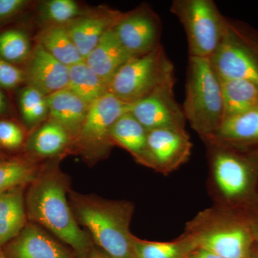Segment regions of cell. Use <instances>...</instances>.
Instances as JSON below:
<instances>
[{"instance_id":"25","label":"cell","mask_w":258,"mask_h":258,"mask_svg":"<svg viewBox=\"0 0 258 258\" xmlns=\"http://www.w3.org/2000/svg\"><path fill=\"white\" fill-rule=\"evenodd\" d=\"M37 176L36 166L30 161L20 159L0 161V193L23 187L33 182Z\"/></svg>"},{"instance_id":"12","label":"cell","mask_w":258,"mask_h":258,"mask_svg":"<svg viewBox=\"0 0 258 258\" xmlns=\"http://www.w3.org/2000/svg\"><path fill=\"white\" fill-rule=\"evenodd\" d=\"M122 15L123 13L115 10H104L98 14L85 15L66 25L83 60L103 35L114 28Z\"/></svg>"},{"instance_id":"31","label":"cell","mask_w":258,"mask_h":258,"mask_svg":"<svg viewBox=\"0 0 258 258\" xmlns=\"http://www.w3.org/2000/svg\"><path fill=\"white\" fill-rule=\"evenodd\" d=\"M26 81L25 71L0 57V86L6 89L18 87Z\"/></svg>"},{"instance_id":"9","label":"cell","mask_w":258,"mask_h":258,"mask_svg":"<svg viewBox=\"0 0 258 258\" xmlns=\"http://www.w3.org/2000/svg\"><path fill=\"white\" fill-rule=\"evenodd\" d=\"M209 60L220 79L244 80L258 86V61L236 40L230 23L223 40Z\"/></svg>"},{"instance_id":"20","label":"cell","mask_w":258,"mask_h":258,"mask_svg":"<svg viewBox=\"0 0 258 258\" xmlns=\"http://www.w3.org/2000/svg\"><path fill=\"white\" fill-rule=\"evenodd\" d=\"M220 79V78H219ZM225 118L258 108V86L248 81L220 79Z\"/></svg>"},{"instance_id":"18","label":"cell","mask_w":258,"mask_h":258,"mask_svg":"<svg viewBox=\"0 0 258 258\" xmlns=\"http://www.w3.org/2000/svg\"><path fill=\"white\" fill-rule=\"evenodd\" d=\"M198 244L221 258H246L249 237L242 227H228L207 232L199 237Z\"/></svg>"},{"instance_id":"4","label":"cell","mask_w":258,"mask_h":258,"mask_svg":"<svg viewBox=\"0 0 258 258\" xmlns=\"http://www.w3.org/2000/svg\"><path fill=\"white\" fill-rule=\"evenodd\" d=\"M170 11L184 27L189 57L210 58L220 46L229 22L213 0H174Z\"/></svg>"},{"instance_id":"13","label":"cell","mask_w":258,"mask_h":258,"mask_svg":"<svg viewBox=\"0 0 258 258\" xmlns=\"http://www.w3.org/2000/svg\"><path fill=\"white\" fill-rule=\"evenodd\" d=\"M212 162L217 184L223 195L236 198L247 191L250 171L243 159L219 149L215 150Z\"/></svg>"},{"instance_id":"30","label":"cell","mask_w":258,"mask_h":258,"mask_svg":"<svg viewBox=\"0 0 258 258\" xmlns=\"http://www.w3.org/2000/svg\"><path fill=\"white\" fill-rule=\"evenodd\" d=\"M25 134L20 125L10 120H0V146L8 149L21 147Z\"/></svg>"},{"instance_id":"24","label":"cell","mask_w":258,"mask_h":258,"mask_svg":"<svg viewBox=\"0 0 258 258\" xmlns=\"http://www.w3.org/2000/svg\"><path fill=\"white\" fill-rule=\"evenodd\" d=\"M72 140L62 125L50 119L33 134L29 148L40 157H53L62 152Z\"/></svg>"},{"instance_id":"21","label":"cell","mask_w":258,"mask_h":258,"mask_svg":"<svg viewBox=\"0 0 258 258\" xmlns=\"http://www.w3.org/2000/svg\"><path fill=\"white\" fill-rule=\"evenodd\" d=\"M37 40L38 45L68 67L83 60L66 25L45 27L37 35Z\"/></svg>"},{"instance_id":"26","label":"cell","mask_w":258,"mask_h":258,"mask_svg":"<svg viewBox=\"0 0 258 258\" xmlns=\"http://www.w3.org/2000/svg\"><path fill=\"white\" fill-rule=\"evenodd\" d=\"M86 12L74 0H49L42 3L40 19L50 25H66L86 15Z\"/></svg>"},{"instance_id":"36","label":"cell","mask_w":258,"mask_h":258,"mask_svg":"<svg viewBox=\"0 0 258 258\" xmlns=\"http://www.w3.org/2000/svg\"><path fill=\"white\" fill-rule=\"evenodd\" d=\"M94 258H101V257H94Z\"/></svg>"},{"instance_id":"27","label":"cell","mask_w":258,"mask_h":258,"mask_svg":"<svg viewBox=\"0 0 258 258\" xmlns=\"http://www.w3.org/2000/svg\"><path fill=\"white\" fill-rule=\"evenodd\" d=\"M31 42L28 35L21 30L0 32V57L12 64L23 62L30 57Z\"/></svg>"},{"instance_id":"3","label":"cell","mask_w":258,"mask_h":258,"mask_svg":"<svg viewBox=\"0 0 258 258\" xmlns=\"http://www.w3.org/2000/svg\"><path fill=\"white\" fill-rule=\"evenodd\" d=\"M182 106L186 120L199 134L211 138L225 118L220 79L209 58L189 57Z\"/></svg>"},{"instance_id":"6","label":"cell","mask_w":258,"mask_h":258,"mask_svg":"<svg viewBox=\"0 0 258 258\" xmlns=\"http://www.w3.org/2000/svg\"><path fill=\"white\" fill-rule=\"evenodd\" d=\"M131 104L106 93L90 106L88 114L75 141L86 157L98 158L111 148V130L117 120L130 110Z\"/></svg>"},{"instance_id":"34","label":"cell","mask_w":258,"mask_h":258,"mask_svg":"<svg viewBox=\"0 0 258 258\" xmlns=\"http://www.w3.org/2000/svg\"><path fill=\"white\" fill-rule=\"evenodd\" d=\"M8 105L6 98L0 90V114H4L8 111Z\"/></svg>"},{"instance_id":"16","label":"cell","mask_w":258,"mask_h":258,"mask_svg":"<svg viewBox=\"0 0 258 258\" xmlns=\"http://www.w3.org/2000/svg\"><path fill=\"white\" fill-rule=\"evenodd\" d=\"M147 134V129L128 111L115 121L110 137L113 145L124 148L139 162L153 167L148 149Z\"/></svg>"},{"instance_id":"35","label":"cell","mask_w":258,"mask_h":258,"mask_svg":"<svg viewBox=\"0 0 258 258\" xmlns=\"http://www.w3.org/2000/svg\"><path fill=\"white\" fill-rule=\"evenodd\" d=\"M0 258H6V257H5L4 255V254H3L1 251H0Z\"/></svg>"},{"instance_id":"1","label":"cell","mask_w":258,"mask_h":258,"mask_svg":"<svg viewBox=\"0 0 258 258\" xmlns=\"http://www.w3.org/2000/svg\"><path fill=\"white\" fill-rule=\"evenodd\" d=\"M26 208L32 221L46 227L81 255L87 252L89 239L75 219L58 174L47 172L37 176L27 195Z\"/></svg>"},{"instance_id":"33","label":"cell","mask_w":258,"mask_h":258,"mask_svg":"<svg viewBox=\"0 0 258 258\" xmlns=\"http://www.w3.org/2000/svg\"><path fill=\"white\" fill-rule=\"evenodd\" d=\"M191 258H221L205 249H200Z\"/></svg>"},{"instance_id":"29","label":"cell","mask_w":258,"mask_h":258,"mask_svg":"<svg viewBox=\"0 0 258 258\" xmlns=\"http://www.w3.org/2000/svg\"><path fill=\"white\" fill-rule=\"evenodd\" d=\"M134 247L138 258H179L181 246L175 242H148L134 237Z\"/></svg>"},{"instance_id":"7","label":"cell","mask_w":258,"mask_h":258,"mask_svg":"<svg viewBox=\"0 0 258 258\" xmlns=\"http://www.w3.org/2000/svg\"><path fill=\"white\" fill-rule=\"evenodd\" d=\"M175 82L176 79L171 80L131 104L129 112L147 131L171 128L186 132L182 106L174 95Z\"/></svg>"},{"instance_id":"32","label":"cell","mask_w":258,"mask_h":258,"mask_svg":"<svg viewBox=\"0 0 258 258\" xmlns=\"http://www.w3.org/2000/svg\"><path fill=\"white\" fill-rule=\"evenodd\" d=\"M28 4L26 0H0V21L18 15Z\"/></svg>"},{"instance_id":"2","label":"cell","mask_w":258,"mask_h":258,"mask_svg":"<svg viewBox=\"0 0 258 258\" xmlns=\"http://www.w3.org/2000/svg\"><path fill=\"white\" fill-rule=\"evenodd\" d=\"M73 205L78 220L110 257L138 258L129 232L128 205L80 195L73 197Z\"/></svg>"},{"instance_id":"15","label":"cell","mask_w":258,"mask_h":258,"mask_svg":"<svg viewBox=\"0 0 258 258\" xmlns=\"http://www.w3.org/2000/svg\"><path fill=\"white\" fill-rule=\"evenodd\" d=\"M50 119L62 125L73 139L79 135L91 105L69 88L47 96Z\"/></svg>"},{"instance_id":"8","label":"cell","mask_w":258,"mask_h":258,"mask_svg":"<svg viewBox=\"0 0 258 258\" xmlns=\"http://www.w3.org/2000/svg\"><path fill=\"white\" fill-rule=\"evenodd\" d=\"M113 30L132 57L146 55L161 45V18L148 5L122 15Z\"/></svg>"},{"instance_id":"23","label":"cell","mask_w":258,"mask_h":258,"mask_svg":"<svg viewBox=\"0 0 258 258\" xmlns=\"http://www.w3.org/2000/svg\"><path fill=\"white\" fill-rule=\"evenodd\" d=\"M68 88L89 105L108 92V85L103 82L84 60L70 66Z\"/></svg>"},{"instance_id":"10","label":"cell","mask_w":258,"mask_h":258,"mask_svg":"<svg viewBox=\"0 0 258 258\" xmlns=\"http://www.w3.org/2000/svg\"><path fill=\"white\" fill-rule=\"evenodd\" d=\"M148 149L153 168L169 171L187 160L192 144L186 132L171 128L148 131Z\"/></svg>"},{"instance_id":"37","label":"cell","mask_w":258,"mask_h":258,"mask_svg":"<svg viewBox=\"0 0 258 258\" xmlns=\"http://www.w3.org/2000/svg\"><path fill=\"white\" fill-rule=\"evenodd\" d=\"M257 236H258V232H257Z\"/></svg>"},{"instance_id":"19","label":"cell","mask_w":258,"mask_h":258,"mask_svg":"<svg viewBox=\"0 0 258 258\" xmlns=\"http://www.w3.org/2000/svg\"><path fill=\"white\" fill-rule=\"evenodd\" d=\"M26 223L23 187L0 193V246L16 238Z\"/></svg>"},{"instance_id":"22","label":"cell","mask_w":258,"mask_h":258,"mask_svg":"<svg viewBox=\"0 0 258 258\" xmlns=\"http://www.w3.org/2000/svg\"><path fill=\"white\" fill-rule=\"evenodd\" d=\"M209 139L222 143L258 142V108L227 117Z\"/></svg>"},{"instance_id":"5","label":"cell","mask_w":258,"mask_h":258,"mask_svg":"<svg viewBox=\"0 0 258 258\" xmlns=\"http://www.w3.org/2000/svg\"><path fill=\"white\" fill-rule=\"evenodd\" d=\"M174 79V64L161 45L149 53L128 61L113 76L108 92L132 104Z\"/></svg>"},{"instance_id":"14","label":"cell","mask_w":258,"mask_h":258,"mask_svg":"<svg viewBox=\"0 0 258 258\" xmlns=\"http://www.w3.org/2000/svg\"><path fill=\"white\" fill-rule=\"evenodd\" d=\"M122 46L113 29L103 35L85 62L106 84L128 61L133 58Z\"/></svg>"},{"instance_id":"11","label":"cell","mask_w":258,"mask_h":258,"mask_svg":"<svg viewBox=\"0 0 258 258\" xmlns=\"http://www.w3.org/2000/svg\"><path fill=\"white\" fill-rule=\"evenodd\" d=\"M25 73L28 86L46 96L69 87V67L56 60L38 44L32 51Z\"/></svg>"},{"instance_id":"17","label":"cell","mask_w":258,"mask_h":258,"mask_svg":"<svg viewBox=\"0 0 258 258\" xmlns=\"http://www.w3.org/2000/svg\"><path fill=\"white\" fill-rule=\"evenodd\" d=\"M15 258H71L62 247L36 225H26L13 241Z\"/></svg>"},{"instance_id":"28","label":"cell","mask_w":258,"mask_h":258,"mask_svg":"<svg viewBox=\"0 0 258 258\" xmlns=\"http://www.w3.org/2000/svg\"><path fill=\"white\" fill-rule=\"evenodd\" d=\"M20 106L23 119L29 125L37 124L49 115L46 95L31 86L24 88L20 93Z\"/></svg>"}]
</instances>
